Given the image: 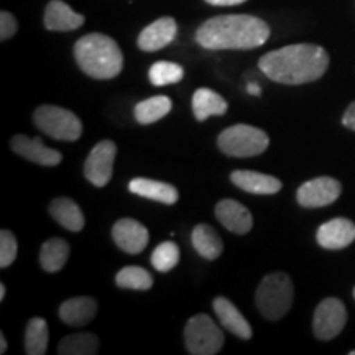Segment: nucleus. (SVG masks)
Returning a JSON list of instances; mask_svg holds the SVG:
<instances>
[{
    "instance_id": "35",
    "label": "nucleus",
    "mask_w": 355,
    "mask_h": 355,
    "mask_svg": "<svg viewBox=\"0 0 355 355\" xmlns=\"http://www.w3.org/2000/svg\"><path fill=\"white\" fill-rule=\"evenodd\" d=\"M247 92H248V94H252V96H260L261 89H260L259 84H248Z\"/></svg>"
},
{
    "instance_id": "20",
    "label": "nucleus",
    "mask_w": 355,
    "mask_h": 355,
    "mask_svg": "<svg viewBox=\"0 0 355 355\" xmlns=\"http://www.w3.org/2000/svg\"><path fill=\"white\" fill-rule=\"evenodd\" d=\"M128 191L133 194H139L141 198L168 204V206L178 202V199H180V193H178V189L173 184L146 180V178H133L130 183H128Z\"/></svg>"
},
{
    "instance_id": "31",
    "label": "nucleus",
    "mask_w": 355,
    "mask_h": 355,
    "mask_svg": "<svg viewBox=\"0 0 355 355\" xmlns=\"http://www.w3.org/2000/svg\"><path fill=\"white\" fill-rule=\"evenodd\" d=\"M17 250H19V243H17L15 235L10 230L3 229L0 232V266L7 268L13 263L17 257Z\"/></svg>"
},
{
    "instance_id": "26",
    "label": "nucleus",
    "mask_w": 355,
    "mask_h": 355,
    "mask_svg": "<svg viewBox=\"0 0 355 355\" xmlns=\"http://www.w3.org/2000/svg\"><path fill=\"white\" fill-rule=\"evenodd\" d=\"M99 352V339L92 332L69 334L61 339L58 354L61 355H94Z\"/></svg>"
},
{
    "instance_id": "3",
    "label": "nucleus",
    "mask_w": 355,
    "mask_h": 355,
    "mask_svg": "<svg viewBox=\"0 0 355 355\" xmlns=\"http://www.w3.org/2000/svg\"><path fill=\"white\" fill-rule=\"evenodd\" d=\"M74 58L83 73L94 79H112L123 68V55L117 42L102 33L79 38L74 44Z\"/></svg>"
},
{
    "instance_id": "11",
    "label": "nucleus",
    "mask_w": 355,
    "mask_h": 355,
    "mask_svg": "<svg viewBox=\"0 0 355 355\" xmlns=\"http://www.w3.org/2000/svg\"><path fill=\"white\" fill-rule=\"evenodd\" d=\"M112 239L117 243V247L125 254L137 255L144 252L146 243H148V230L139 220L123 217L114 224Z\"/></svg>"
},
{
    "instance_id": "27",
    "label": "nucleus",
    "mask_w": 355,
    "mask_h": 355,
    "mask_svg": "<svg viewBox=\"0 0 355 355\" xmlns=\"http://www.w3.org/2000/svg\"><path fill=\"white\" fill-rule=\"evenodd\" d=\"M48 350V324L42 318H32L25 329V352L44 355Z\"/></svg>"
},
{
    "instance_id": "16",
    "label": "nucleus",
    "mask_w": 355,
    "mask_h": 355,
    "mask_svg": "<svg viewBox=\"0 0 355 355\" xmlns=\"http://www.w3.org/2000/svg\"><path fill=\"white\" fill-rule=\"evenodd\" d=\"M84 17L79 15L63 0H51L44 10V28L50 32H71L84 25Z\"/></svg>"
},
{
    "instance_id": "38",
    "label": "nucleus",
    "mask_w": 355,
    "mask_h": 355,
    "mask_svg": "<svg viewBox=\"0 0 355 355\" xmlns=\"http://www.w3.org/2000/svg\"><path fill=\"white\" fill-rule=\"evenodd\" d=\"M350 355H355V350H352V352H350Z\"/></svg>"
},
{
    "instance_id": "30",
    "label": "nucleus",
    "mask_w": 355,
    "mask_h": 355,
    "mask_svg": "<svg viewBox=\"0 0 355 355\" xmlns=\"http://www.w3.org/2000/svg\"><path fill=\"white\" fill-rule=\"evenodd\" d=\"M178 263H180V248L175 242H163L153 250L152 265L158 272H171Z\"/></svg>"
},
{
    "instance_id": "18",
    "label": "nucleus",
    "mask_w": 355,
    "mask_h": 355,
    "mask_svg": "<svg viewBox=\"0 0 355 355\" xmlns=\"http://www.w3.org/2000/svg\"><path fill=\"white\" fill-rule=\"evenodd\" d=\"M230 181H232L237 188L252 194H277L283 186L278 178L248 170L234 171L232 175H230Z\"/></svg>"
},
{
    "instance_id": "34",
    "label": "nucleus",
    "mask_w": 355,
    "mask_h": 355,
    "mask_svg": "<svg viewBox=\"0 0 355 355\" xmlns=\"http://www.w3.org/2000/svg\"><path fill=\"white\" fill-rule=\"evenodd\" d=\"M209 6L216 7H232V6H241V3L247 2V0H206Z\"/></svg>"
},
{
    "instance_id": "29",
    "label": "nucleus",
    "mask_w": 355,
    "mask_h": 355,
    "mask_svg": "<svg viewBox=\"0 0 355 355\" xmlns=\"http://www.w3.org/2000/svg\"><path fill=\"white\" fill-rule=\"evenodd\" d=\"M184 76V69L180 64L170 63V61H158L152 64L148 71V78L153 86H170V84L180 83Z\"/></svg>"
},
{
    "instance_id": "24",
    "label": "nucleus",
    "mask_w": 355,
    "mask_h": 355,
    "mask_svg": "<svg viewBox=\"0 0 355 355\" xmlns=\"http://www.w3.org/2000/svg\"><path fill=\"white\" fill-rule=\"evenodd\" d=\"M69 243L63 239H50L42 245L40 252V263L48 273H56L63 268L69 257Z\"/></svg>"
},
{
    "instance_id": "21",
    "label": "nucleus",
    "mask_w": 355,
    "mask_h": 355,
    "mask_svg": "<svg viewBox=\"0 0 355 355\" xmlns=\"http://www.w3.org/2000/svg\"><path fill=\"white\" fill-rule=\"evenodd\" d=\"M48 211L61 227L71 230V232H81L84 224H86L81 207L69 198L53 199Z\"/></svg>"
},
{
    "instance_id": "17",
    "label": "nucleus",
    "mask_w": 355,
    "mask_h": 355,
    "mask_svg": "<svg viewBox=\"0 0 355 355\" xmlns=\"http://www.w3.org/2000/svg\"><path fill=\"white\" fill-rule=\"evenodd\" d=\"M212 308H214V313L217 314V319H219L222 326H224L230 334L237 336L239 339L243 340L250 339V324H248L247 319L242 316L241 311L235 308L234 303H230V301L227 298H224V296H217V298L212 301Z\"/></svg>"
},
{
    "instance_id": "23",
    "label": "nucleus",
    "mask_w": 355,
    "mask_h": 355,
    "mask_svg": "<svg viewBox=\"0 0 355 355\" xmlns=\"http://www.w3.org/2000/svg\"><path fill=\"white\" fill-rule=\"evenodd\" d=\"M191 243H193L194 250L206 260H216L224 250L220 235L216 232L214 227L207 224H199L193 229Z\"/></svg>"
},
{
    "instance_id": "14",
    "label": "nucleus",
    "mask_w": 355,
    "mask_h": 355,
    "mask_svg": "<svg viewBox=\"0 0 355 355\" xmlns=\"http://www.w3.org/2000/svg\"><path fill=\"white\" fill-rule=\"evenodd\" d=\"M178 35V24L171 17H162L141 30L137 44L141 51H158L170 44Z\"/></svg>"
},
{
    "instance_id": "5",
    "label": "nucleus",
    "mask_w": 355,
    "mask_h": 355,
    "mask_svg": "<svg viewBox=\"0 0 355 355\" xmlns=\"http://www.w3.org/2000/svg\"><path fill=\"white\" fill-rule=\"evenodd\" d=\"M268 145V135L261 128L247 125V123H237V125L225 128L217 137V146L220 152L235 158L257 157L263 153Z\"/></svg>"
},
{
    "instance_id": "39",
    "label": "nucleus",
    "mask_w": 355,
    "mask_h": 355,
    "mask_svg": "<svg viewBox=\"0 0 355 355\" xmlns=\"http://www.w3.org/2000/svg\"><path fill=\"white\" fill-rule=\"evenodd\" d=\"M354 298H355V288H354Z\"/></svg>"
},
{
    "instance_id": "36",
    "label": "nucleus",
    "mask_w": 355,
    "mask_h": 355,
    "mask_svg": "<svg viewBox=\"0 0 355 355\" xmlns=\"http://www.w3.org/2000/svg\"><path fill=\"white\" fill-rule=\"evenodd\" d=\"M7 352V340H6V336L0 332V354H6Z\"/></svg>"
},
{
    "instance_id": "8",
    "label": "nucleus",
    "mask_w": 355,
    "mask_h": 355,
    "mask_svg": "<svg viewBox=\"0 0 355 355\" xmlns=\"http://www.w3.org/2000/svg\"><path fill=\"white\" fill-rule=\"evenodd\" d=\"M347 322V309L337 298H326L314 313L313 331L319 340H331L343 332Z\"/></svg>"
},
{
    "instance_id": "28",
    "label": "nucleus",
    "mask_w": 355,
    "mask_h": 355,
    "mask_svg": "<svg viewBox=\"0 0 355 355\" xmlns=\"http://www.w3.org/2000/svg\"><path fill=\"white\" fill-rule=\"evenodd\" d=\"M115 283L119 288L125 290H139L146 291L153 286V277L148 270L141 266H123V268L115 275Z\"/></svg>"
},
{
    "instance_id": "9",
    "label": "nucleus",
    "mask_w": 355,
    "mask_h": 355,
    "mask_svg": "<svg viewBox=\"0 0 355 355\" xmlns=\"http://www.w3.org/2000/svg\"><path fill=\"white\" fill-rule=\"evenodd\" d=\"M117 155V145L112 140H102L91 150L84 163V176L91 184L104 188L114 173V159Z\"/></svg>"
},
{
    "instance_id": "7",
    "label": "nucleus",
    "mask_w": 355,
    "mask_h": 355,
    "mask_svg": "<svg viewBox=\"0 0 355 355\" xmlns=\"http://www.w3.org/2000/svg\"><path fill=\"white\" fill-rule=\"evenodd\" d=\"M184 343L191 355H216L224 345V334L207 314H198L186 322Z\"/></svg>"
},
{
    "instance_id": "19",
    "label": "nucleus",
    "mask_w": 355,
    "mask_h": 355,
    "mask_svg": "<svg viewBox=\"0 0 355 355\" xmlns=\"http://www.w3.org/2000/svg\"><path fill=\"white\" fill-rule=\"evenodd\" d=\"M97 303L89 296H78V298L66 300L60 306L58 316L68 326H86L96 318Z\"/></svg>"
},
{
    "instance_id": "25",
    "label": "nucleus",
    "mask_w": 355,
    "mask_h": 355,
    "mask_svg": "<svg viewBox=\"0 0 355 355\" xmlns=\"http://www.w3.org/2000/svg\"><path fill=\"white\" fill-rule=\"evenodd\" d=\"M173 107L171 99L166 96H155L148 97V99L141 101L135 107V119L141 125H150L162 121L165 115L170 114Z\"/></svg>"
},
{
    "instance_id": "6",
    "label": "nucleus",
    "mask_w": 355,
    "mask_h": 355,
    "mask_svg": "<svg viewBox=\"0 0 355 355\" xmlns=\"http://www.w3.org/2000/svg\"><path fill=\"white\" fill-rule=\"evenodd\" d=\"M35 125L55 140L76 141L83 133L78 115L58 105H42L33 114Z\"/></svg>"
},
{
    "instance_id": "32",
    "label": "nucleus",
    "mask_w": 355,
    "mask_h": 355,
    "mask_svg": "<svg viewBox=\"0 0 355 355\" xmlns=\"http://www.w3.org/2000/svg\"><path fill=\"white\" fill-rule=\"evenodd\" d=\"M17 28H19V25H17L15 17L10 12L2 10L0 13V40L2 42L10 40L17 33Z\"/></svg>"
},
{
    "instance_id": "4",
    "label": "nucleus",
    "mask_w": 355,
    "mask_h": 355,
    "mask_svg": "<svg viewBox=\"0 0 355 355\" xmlns=\"http://www.w3.org/2000/svg\"><path fill=\"white\" fill-rule=\"evenodd\" d=\"M293 300H295L293 282L283 272L266 275L255 293L257 308L268 321H278L286 316L293 306Z\"/></svg>"
},
{
    "instance_id": "10",
    "label": "nucleus",
    "mask_w": 355,
    "mask_h": 355,
    "mask_svg": "<svg viewBox=\"0 0 355 355\" xmlns=\"http://www.w3.org/2000/svg\"><path fill=\"white\" fill-rule=\"evenodd\" d=\"M340 189V183L334 178H314L300 186L296 199L303 207H324L339 199Z\"/></svg>"
},
{
    "instance_id": "15",
    "label": "nucleus",
    "mask_w": 355,
    "mask_h": 355,
    "mask_svg": "<svg viewBox=\"0 0 355 355\" xmlns=\"http://www.w3.org/2000/svg\"><path fill=\"white\" fill-rule=\"evenodd\" d=\"M216 217L230 232L245 235L252 230L254 217L243 204L234 199H222L216 204Z\"/></svg>"
},
{
    "instance_id": "22",
    "label": "nucleus",
    "mask_w": 355,
    "mask_h": 355,
    "mask_svg": "<svg viewBox=\"0 0 355 355\" xmlns=\"http://www.w3.org/2000/svg\"><path fill=\"white\" fill-rule=\"evenodd\" d=\"M229 105L224 97L212 89L201 87L193 96V112L196 121L204 122L211 115H224L227 112Z\"/></svg>"
},
{
    "instance_id": "2",
    "label": "nucleus",
    "mask_w": 355,
    "mask_h": 355,
    "mask_svg": "<svg viewBox=\"0 0 355 355\" xmlns=\"http://www.w3.org/2000/svg\"><path fill=\"white\" fill-rule=\"evenodd\" d=\"M270 38V26L254 15H217L196 32V42L206 50H254Z\"/></svg>"
},
{
    "instance_id": "33",
    "label": "nucleus",
    "mask_w": 355,
    "mask_h": 355,
    "mask_svg": "<svg viewBox=\"0 0 355 355\" xmlns=\"http://www.w3.org/2000/svg\"><path fill=\"white\" fill-rule=\"evenodd\" d=\"M343 123L344 127L350 128V130H355V102H352V104L347 107V110L344 112Z\"/></svg>"
},
{
    "instance_id": "1",
    "label": "nucleus",
    "mask_w": 355,
    "mask_h": 355,
    "mask_svg": "<svg viewBox=\"0 0 355 355\" xmlns=\"http://www.w3.org/2000/svg\"><path fill=\"white\" fill-rule=\"evenodd\" d=\"M329 66V55L322 46L311 43L290 44L260 58L259 68L275 83L298 86L318 81Z\"/></svg>"
},
{
    "instance_id": "13",
    "label": "nucleus",
    "mask_w": 355,
    "mask_h": 355,
    "mask_svg": "<svg viewBox=\"0 0 355 355\" xmlns=\"http://www.w3.org/2000/svg\"><path fill=\"white\" fill-rule=\"evenodd\" d=\"M318 243L327 250H340L355 241V224L344 217L324 222L318 229Z\"/></svg>"
},
{
    "instance_id": "12",
    "label": "nucleus",
    "mask_w": 355,
    "mask_h": 355,
    "mask_svg": "<svg viewBox=\"0 0 355 355\" xmlns=\"http://www.w3.org/2000/svg\"><path fill=\"white\" fill-rule=\"evenodd\" d=\"M10 146L17 155L26 158L28 162L37 163V165L56 166L63 162V155L58 150L48 148L38 137L30 139L26 135H15L10 141Z\"/></svg>"
},
{
    "instance_id": "37",
    "label": "nucleus",
    "mask_w": 355,
    "mask_h": 355,
    "mask_svg": "<svg viewBox=\"0 0 355 355\" xmlns=\"http://www.w3.org/2000/svg\"><path fill=\"white\" fill-rule=\"evenodd\" d=\"M3 298H6V285H0V301H3Z\"/></svg>"
}]
</instances>
